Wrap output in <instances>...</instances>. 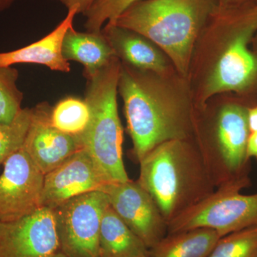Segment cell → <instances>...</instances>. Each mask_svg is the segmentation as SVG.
Wrapping results in <instances>:
<instances>
[{"label": "cell", "mask_w": 257, "mask_h": 257, "mask_svg": "<svg viewBox=\"0 0 257 257\" xmlns=\"http://www.w3.org/2000/svg\"><path fill=\"white\" fill-rule=\"evenodd\" d=\"M150 72L121 62L118 92L138 162L161 144L191 140L194 133L195 115L189 104L175 97Z\"/></svg>", "instance_id": "1"}, {"label": "cell", "mask_w": 257, "mask_h": 257, "mask_svg": "<svg viewBox=\"0 0 257 257\" xmlns=\"http://www.w3.org/2000/svg\"><path fill=\"white\" fill-rule=\"evenodd\" d=\"M140 164L138 182L153 198L167 225L216 191L193 139L161 144Z\"/></svg>", "instance_id": "2"}, {"label": "cell", "mask_w": 257, "mask_h": 257, "mask_svg": "<svg viewBox=\"0 0 257 257\" xmlns=\"http://www.w3.org/2000/svg\"><path fill=\"white\" fill-rule=\"evenodd\" d=\"M211 10V0H141L111 24L155 43L186 74L194 42Z\"/></svg>", "instance_id": "3"}, {"label": "cell", "mask_w": 257, "mask_h": 257, "mask_svg": "<svg viewBox=\"0 0 257 257\" xmlns=\"http://www.w3.org/2000/svg\"><path fill=\"white\" fill-rule=\"evenodd\" d=\"M121 61L115 57L87 79L84 101L90 118L87 127L77 136L89 154L105 184L130 180L123 162V128L117 106Z\"/></svg>", "instance_id": "4"}, {"label": "cell", "mask_w": 257, "mask_h": 257, "mask_svg": "<svg viewBox=\"0 0 257 257\" xmlns=\"http://www.w3.org/2000/svg\"><path fill=\"white\" fill-rule=\"evenodd\" d=\"M251 106L229 101L216 111L207 130L194 128L193 140L216 189L231 184L251 185L246 155Z\"/></svg>", "instance_id": "5"}, {"label": "cell", "mask_w": 257, "mask_h": 257, "mask_svg": "<svg viewBox=\"0 0 257 257\" xmlns=\"http://www.w3.org/2000/svg\"><path fill=\"white\" fill-rule=\"evenodd\" d=\"M225 41L199 104L225 92H241L257 82V56L248 45L257 32V6L230 11L224 20Z\"/></svg>", "instance_id": "6"}, {"label": "cell", "mask_w": 257, "mask_h": 257, "mask_svg": "<svg viewBox=\"0 0 257 257\" xmlns=\"http://www.w3.org/2000/svg\"><path fill=\"white\" fill-rule=\"evenodd\" d=\"M239 184L216 189L207 199L171 221L167 234L196 228H211L221 237L257 225V193L243 194Z\"/></svg>", "instance_id": "7"}, {"label": "cell", "mask_w": 257, "mask_h": 257, "mask_svg": "<svg viewBox=\"0 0 257 257\" xmlns=\"http://www.w3.org/2000/svg\"><path fill=\"white\" fill-rule=\"evenodd\" d=\"M105 193L94 191L69 199L53 209L60 251L67 257H100L99 231Z\"/></svg>", "instance_id": "8"}, {"label": "cell", "mask_w": 257, "mask_h": 257, "mask_svg": "<svg viewBox=\"0 0 257 257\" xmlns=\"http://www.w3.org/2000/svg\"><path fill=\"white\" fill-rule=\"evenodd\" d=\"M44 179L23 147L10 155L0 175V221L17 220L41 207Z\"/></svg>", "instance_id": "9"}, {"label": "cell", "mask_w": 257, "mask_h": 257, "mask_svg": "<svg viewBox=\"0 0 257 257\" xmlns=\"http://www.w3.org/2000/svg\"><path fill=\"white\" fill-rule=\"evenodd\" d=\"M109 206L149 250L167 234L168 225L153 198L138 181L106 184Z\"/></svg>", "instance_id": "10"}, {"label": "cell", "mask_w": 257, "mask_h": 257, "mask_svg": "<svg viewBox=\"0 0 257 257\" xmlns=\"http://www.w3.org/2000/svg\"><path fill=\"white\" fill-rule=\"evenodd\" d=\"M60 250L50 208H39L17 220L0 221V257H52Z\"/></svg>", "instance_id": "11"}, {"label": "cell", "mask_w": 257, "mask_h": 257, "mask_svg": "<svg viewBox=\"0 0 257 257\" xmlns=\"http://www.w3.org/2000/svg\"><path fill=\"white\" fill-rule=\"evenodd\" d=\"M51 111L47 101L32 108L30 126L23 145L44 175L82 149L77 137L62 133L52 124Z\"/></svg>", "instance_id": "12"}, {"label": "cell", "mask_w": 257, "mask_h": 257, "mask_svg": "<svg viewBox=\"0 0 257 257\" xmlns=\"http://www.w3.org/2000/svg\"><path fill=\"white\" fill-rule=\"evenodd\" d=\"M104 184L92 159L80 149L45 175L41 207L54 209L81 194L100 191Z\"/></svg>", "instance_id": "13"}, {"label": "cell", "mask_w": 257, "mask_h": 257, "mask_svg": "<svg viewBox=\"0 0 257 257\" xmlns=\"http://www.w3.org/2000/svg\"><path fill=\"white\" fill-rule=\"evenodd\" d=\"M78 10H68L67 15L52 32L41 40L10 52H0V67H13L19 64H40L55 72L69 73L70 63L62 54V45L66 33L73 27Z\"/></svg>", "instance_id": "14"}, {"label": "cell", "mask_w": 257, "mask_h": 257, "mask_svg": "<svg viewBox=\"0 0 257 257\" xmlns=\"http://www.w3.org/2000/svg\"><path fill=\"white\" fill-rule=\"evenodd\" d=\"M101 32L116 57L124 63L152 73L160 74L165 72V58L145 37L111 23L105 24Z\"/></svg>", "instance_id": "15"}, {"label": "cell", "mask_w": 257, "mask_h": 257, "mask_svg": "<svg viewBox=\"0 0 257 257\" xmlns=\"http://www.w3.org/2000/svg\"><path fill=\"white\" fill-rule=\"evenodd\" d=\"M62 54L68 62L75 61L82 64L86 79L92 77L116 57L101 32H78L73 27L64 37Z\"/></svg>", "instance_id": "16"}, {"label": "cell", "mask_w": 257, "mask_h": 257, "mask_svg": "<svg viewBox=\"0 0 257 257\" xmlns=\"http://www.w3.org/2000/svg\"><path fill=\"white\" fill-rule=\"evenodd\" d=\"M100 257H142L149 255L145 243L109 205L104 209L99 231Z\"/></svg>", "instance_id": "17"}, {"label": "cell", "mask_w": 257, "mask_h": 257, "mask_svg": "<svg viewBox=\"0 0 257 257\" xmlns=\"http://www.w3.org/2000/svg\"><path fill=\"white\" fill-rule=\"evenodd\" d=\"M220 234L211 228L167 234L149 250L150 257H208Z\"/></svg>", "instance_id": "18"}, {"label": "cell", "mask_w": 257, "mask_h": 257, "mask_svg": "<svg viewBox=\"0 0 257 257\" xmlns=\"http://www.w3.org/2000/svg\"><path fill=\"white\" fill-rule=\"evenodd\" d=\"M50 118L52 124L57 130L77 137L87 127L90 112L85 101L67 96L52 108Z\"/></svg>", "instance_id": "19"}, {"label": "cell", "mask_w": 257, "mask_h": 257, "mask_svg": "<svg viewBox=\"0 0 257 257\" xmlns=\"http://www.w3.org/2000/svg\"><path fill=\"white\" fill-rule=\"evenodd\" d=\"M208 257H257V225L222 236Z\"/></svg>", "instance_id": "20"}, {"label": "cell", "mask_w": 257, "mask_h": 257, "mask_svg": "<svg viewBox=\"0 0 257 257\" xmlns=\"http://www.w3.org/2000/svg\"><path fill=\"white\" fill-rule=\"evenodd\" d=\"M19 72L13 67H0V122L11 123L23 109V92L19 89Z\"/></svg>", "instance_id": "21"}, {"label": "cell", "mask_w": 257, "mask_h": 257, "mask_svg": "<svg viewBox=\"0 0 257 257\" xmlns=\"http://www.w3.org/2000/svg\"><path fill=\"white\" fill-rule=\"evenodd\" d=\"M32 108H23L11 123L0 122V166L23 147L28 134Z\"/></svg>", "instance_id": "22"}, {"label": "cell", "mask_w": 257, "mask_h": 257, "mask_svg": "<svg viewBox=\"0 0 257 257\" xmlns=\"http://www.w3.org/2000/svg\"><path fill=\"white\" fill-rule=\"evenodd\" d=\"M141 0H96L84 16L87 32H101L104 24L113 23L130 8Z\"/></svg>", "instance_id": "23"}, {"label": "cell", "mask_w": 257, "mask_h": 257, "mask_svg": "<svg viewBox=\"0 0 257 257\" xmlns=\"http://www.w3.org/2000/svg\"><path fill=\"white\" fill-rule=\"evenodd\" d=\"M57 1L64 5L67 10L77 8L78 14L84 15L92 8L96 0H52Z\"/></svg>", "instance_id": "24"}, {"label": "cell", "mask_w": 257, "mask_h": 257, "mask_svg": "<svg viewBox=\"0 0 257 257\" xmlns=\"http://www.w3.org/2000/svg\"><path fill=\"white\" fill-rule=\"evenodd\" d=\"M246 155L249 160L254 158L257 160V131L250 133L246 146Z\"/></svg>", "instance_id": "25"}, {"label": "cell", "mask_w": 257, "mask_h": 257, "mask_svg": "<svg viewBox=\"0 0 257 257\" xmlns=\"http://www.w3.org/2000/svg\"><path fill=\"white\" fill-rule=\"evenodd\" d=\"M248 127L250 133L257 131V106H252L248 109Z\"/></svg>", "instance_id": "26"}, {"label": "cell", "mask_w": 257, "mask_h": 257, "mask_svg": "<svg viewBox=\"0 0 257 257\" xmlns=\"http://www.w3.org/2000/svg\"><path fill=\"white\" fill-rule=\"evenodd\" d=\"M15 0H0V13L10 9L14 4Z\"/></svg>", "instance_id": "27"}, {"label": "cell", "mask_w": 257, "mask_h": 257, "mask_svg": "<svg viewBox=\"0 0 257 257\" xmlns=\"http://www.w3.org/2000/svg\"><path fill=\"white\" fill-rule=\"evenodd\" d=\"M52 257H67L66 255L64 254L62 251H57V253H55Z\"/></svg>", "instance_id": "28"}, {"label": "cell", "mask_w": 257, "mask_h": 257, "mask_svg": "<svg viewBox=\"0 0 257 257\" xmlns=\"http://www.w3.org/2000/svg\"><path fill=\"white\" fill-rule=\"evenodd\" d=\"M142 257H150V256H149V255H147V256H142Z\"/></svg>", "instance_id": "29"}]
</instances>
